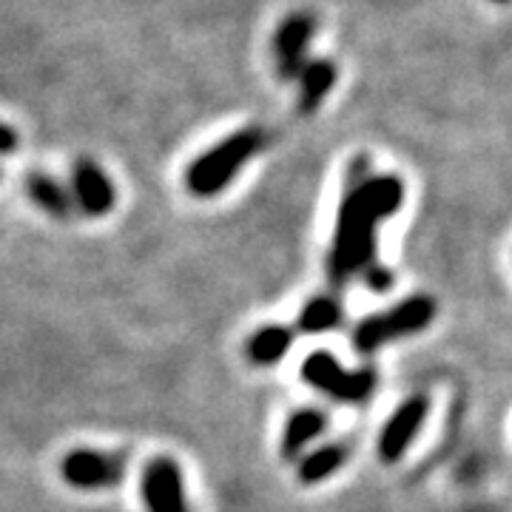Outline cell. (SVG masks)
Instances as JSON below:
<instances>
[{"label": "cell", "mask_w": 512, "mask_h": 512, "mask_svg": "<svg viewBox=\"0 0 512 512\" xmlns=\"http://www.w3.org/2000/svg\"><path fill=\"white\" fill-rule=\"evenodd\" d=\"M404 202V183L393 174L356 180L339 205L333 248L328 256L330 282L342 288L350 276L376 265V228Z\"/></svg>", "instance_id": "6da1fadb"}, {"label": "cell", "mask_w": 512, "mask_h": 512, "mask_svg": "<svg viewBox=\"0 0 512 512\" xmlns=\"http://www.w3.org/2000/svg\"><path fill=\"white\" fill-rule=\"evenodd\" d=\"M262 148H265V131L256 126L242 128L197 157L185 174V185L197 197H217L222 188L237 177L239 168L256 157Z\"/></svg>", "instance_id": "7a4b0ae2"}, {"label": "cell", "mask_w": 512, "mask_h": 512, "mask_svg": "<svg viewBox=\"0 0 512 512\" xmlns=\"http://www.w3.org/2000/svg\"><path fill=\"white\" fill-rule=\"evenodd\" d=\"M433 319H436V302L430 296H424V293L410 296V299H404L390 311L362 319L353 330V348L359 353H373L387 342L421 333Z\"/></svg>", "instance_id": "3957f363"}, {"label": "cell", "mask_w": 512, "mask_h": 512, "mask_svg": "<svg viewBox=\"0 0 512 512\" xmlns=\"http://www.w3.org/2000/svg\"><path fill=\"white\" fill-rule=\"evenodd\" d=\"M302 379L328 393L333 402L359 404L370 399V393L376 390V370L362 367V370H345L328 350H316L305 359L302 365Z\"/></svg>", "instance_id": "277c9868"}, {"label": "cell", "mask_w": 512, "mask_h": 512, "mask_svg": "<svg viewBox=\"0 0 512 512\" xmlns=\"http://www.w3.org/2000/svg\"><path fill=\"white\" fill-rule=\"evenodd\" d=\"M60 476L77 490L117 487L126 478V456L100 453V450H74L60 461Z\"/></svg>", "instance_id": "5b68a950"}, {"label": "cell", "mask_w": 512, "mask_h": 512, "mask_svg": "<svg viewBox=\"0 0 512 512\" xmlns=\"http://www.w3.org/2000/svg\"><path fill=\"white\" fill-rule=\"evenodd\" d=\"M143 501L148 512H188L180 464L174 458H151L143 470Z\"/></svg>", "instance_id": "8992f818"}, {"label": "cell", "mask_w": 512, "mask_h": 512, "mask_svg": "<svg viewBox=\"0 0 512 512\" xmlns=\"http://www.w3.org/2000/svg\"><path fill=\"white\" fill-rule=\"evenodd\" d=\"M313 32H316V20L308 12H296L285 20L274 35V57L276 72L285 80H296L299 72L305 69V52L311 43Z\"/></svg>", "instance_id": "52a82bcc"}, {"label": "cell", "mask_w": 512, "mask_h": 512, "mask_svg": "<svg viewBox=\"0 0 512 512\" xmlns=\"http://www.w3.org/2000/svg\"><path fill=\"white\" fill-rule=\"evenodd\" d=\"M427 410H430L427 399L413 396L387 419V424L382 427V436H379V458L382 461L393 464L407 453V447L419 436L421 424L427 419Z\"/></svg>", "instance_id": "ba28073f"}, {"label": "cell", "mask_w": 512, "mask_h": 512, "mask_svg": "<svg viewBox=\"0 0 512 512\" xmlns=\"http://www.w3.org/2000/svg\"><path fill=\"white\" fill-rule=\"evenodd\" d=\"M74 197L89 217H103L114 208V188L103 168L92 160L74 165Z\"/></svg>", "instance_id": "9c48e42d"}, {"label": "cell", "mask_w": 512, "mask_h": 512, "mask_svg": "<svg viewBox=\"0 0 512 512\" xmlns=\"http://www.w3.org/2000/svg\"><path fill=\"white\" fill-rule=\"evenodd\" d=\"M299 111L311 114L319 109V103L328 97V92L336 83V66L330 60H311L299 72Z\"/></svg>", "instance_id": "30bf717a"}, {"label": "cell", "mask_w": 512, "mask_h": 512, "mask_svg": "<svg viewBox=\"0 0 512 512\" xmlns=\"http://www.w3.org/2000/svg\"><path fill=\"white\" fill-rule=\"evenodd\" d=\"M350 456V444L348 441H333V444H325L319 450H313L311 456H305L299 461V470L296 476L302 484H319L330 478L336 470H342V464L348 461Z\"/></svg>", "instance_id": "8fae6325"}, {"label": "cell", "mask_w": 512, "mask_h": 512, "mask_svg": "<svg viewBox=\"0 0 512 512\" xmlns=\"http://www.w3.org/2000/svg\"><path fill=\"white\" fill-rule=\"evenodd\" d=\"M293 342V330L285 328V325H268V328L256 330L254 336L248 339L245 345V353L248 359L259 367L276 365L285 359V353L291 348Z\"/></svg>", "instance_id": "7c38bea8"}, {"label": "cell", "mask_w": 512, "mask_h": 512, "mask_svg": "<svg viewBox=\"0 0 512 512\" xmlns=\"http://www.w3.org/2000/svg\"><path fill=\"white\" fill-rule=\"evenodd\" d=\"M325 427H328V416L322 410H299V413H293L288 424H285V433H282V456H299L308 441L316 439L319 433H325Z\"/></svg>", "instance_id": "4fadbf2b"}, {"label": "cell", "mask_w": 512, "mask_h": 512, "mask_svg": "<svg viewBox=\"0 0 512 512\" xmlns=\"http://www.w3.org/2000/svg\"><path fill=\"white\" fill-rule=\"evenodd\" d=\"M342 322H345L342 302L333 299V296H316L299 313L296 330L299 333H311L313 336V333H328V330L339 328Z\"/></svg>", "instance_id": "5bb4252c"}, {"label": "cell", "mask_w": 512, "mask_h": 512, "mask_svg": "<svg viewBox=\"0 0 512 512\" xmlns=\"http://www.w3.org/2000/svg\"><path fill=\"white\" fill-rule=\"evenodd\" d=\"M26 188H29V197L46 211V214H52L57 220H66L69 214H72V200H69V194H66V188L52 180V177H46V174H29L26 177Z\"/></svg>", "instance_id": "9a60e30c"}, {"label": "cell", "mask_w": 512, "mask_h": 512, "mask_svg": "<svg viewBox=\"0 0 512 512\" xmlns=\"http://www.w3.org/2000/svg\"><path fill=\"white\" fill-rule=\"evenodd\" d=\"M365 282L373 288L376 293H384L393 288V274L387 268H379V265H370L365 271Z\"/></svg>", "instance_id": "2e32d148"}, {"label": "cell", "mask_w": 512, "mask_h": 512, "mask_svg": "<svg viewBox=\"0 0 512 512\" xmlns=\"http://www.w3.org/2000/svg\"><path fill=\"white\" fill-rule=\"evenodd\" d=\"M18 148V134L6 123H0V154H12Z\"/></svg>", "instance_id": "e0dca14e"}, {"label": "cell", "mask_w": 512, "mask_h": 512, "mask_svg": "<svg viewBox=\"0 0 512 512\" xmlns=\"http://www.w3.org/2000/svg\"><path fill=\"white\" fill-rule=\"evenodd\" d=\"M495 3H504V0H495Z\"/></svg>", "instance_id": "ac0fdd59"}]
</instances>
